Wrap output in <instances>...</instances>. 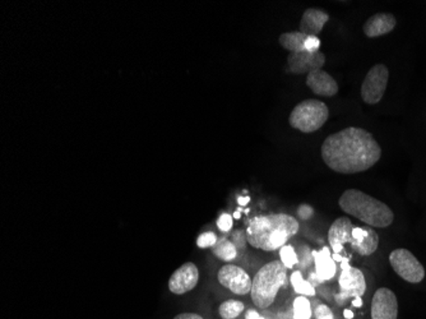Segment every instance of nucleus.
<instances>
[{
  "label": "nucleus",
  "instance_id": "72a5a7b5",
  "mask_svg": "<svg viewBox=\"0 0 426 319\" xmlns=\"http://www.w3.org/2000/svg\"><path fill=\"white\" fill-rule=\"evenodd\" d=\"M352 305H354L355 308H361V307H363V300H361V298H360V296L354 298V300H352Z\"/></svg>",
  "mask_w": 426,
  "mask_h": 319
},
{
  "label": "nucleus",
  "instance_id": "f704fd0d",
  "mask_svg": "<svg viewBox=\"0 0 426 319\" xmlns=\"http://www.w3.org/2000/svg\"><path fill=\"white\" fill-rule=\"evenodd\" d=\"M250 202V198L249 197H240L239 199H238V204L240 206H245V204H248Z\"/></svg>",
  "mask_w": 426,
  "mask_h": 319
},
{
  "label": "nucleus",
  "instance_id": "f03ea898",
  "mask_svg": "<svg viewBox=\"0 0 426 319\" xmlns=\"http://www.w3.org/2000/svg\"><path fill=\"white\" fill-rule=\"evenodd\" d=\"M299 231V222L293 216L273 213L258 216L249 222L247 240L254 248L273 252L286 245L287 240Z\"/></svg>",
  "mask_w": 426,
  "mask_h": 319
},
{
  "label": "nucleus",
  "instance_id": "a878e982",
  "mask_svg": "<svg viewBox=\"0 0 426 319\" xmlns=\"http://www.w3.org/2000/svg\"><path fill=\"white\" fill-rule=\"evenodd\" d=\"M232 216L229 213H222L221 216L217 220V228L223 232H227L232 228Z\"/></svg>",
  "mask_w": 426,
  "mask_h": 319
},
{
  "label": "nucleus",
  "instance_id": "4c0bfd02",
  "mask_svg": "<svg viewBox=\"0 0 426 319\" xmlns=\"http://www.w3.org/2000/svg\"><path fill=\"white\" fill-rule=\"evenodd\" d=\"M240 211H241V208H239L236 212L234 213V219H236V220H239L240 217H241V214H240Z\"/></svg>",
  "mask_w": 426,
  "mask_h": 319
},
{
  "label": "nucleus",
  "instance_id": "6ab92c4d",
  "mask_svg": "<svg viewBox=\"0 0 426 319\" xmlns=\"http://www.w3.org/2000/svg\"><path fill=\"white\" fill-rule=\"evenodd\" d=\"M368 230V235L365 238L363 243L357 244V245H351V248L355 250L356 253H359L360 256H372L373 253H375V250L378 249L379 245V236L377 234V231L374 230L373 228L368 226L366 228Z\"/></svg>",
  "mask_w": 426,
  "mask_h": 319
},
{
  "label": "nucleus",
  "instance_id": "c756f323",
  "mask_svg": "<svg viewBox=\"0 0 426 319\" xmlns=\"http://www.w3.org/2000/svg\"><path fill=\"white\" fill-rule=\"evenodd\" d=\"M366 235H368L366 228H359V226L354 228V229H352V238H354V241L351 243V245H357V244L363 243L365 238H366Z\"/></svg>",
  "mask_w": 426,
  "mask_h": 319
},
{
  "label": "nucleus",
  "instance_id": "e433bc0d",
  "mask_svg": "<svg viewBox=\"0 0 426 319\" xmlns=\"http://www.w3.org/2000/svg\"><path fill=\"white\" fill-rule=\"evenodd\" d=\"M333 259H335V262H339V263H341V262L344 261V257H341V254H336V253H335Z\"/></svg>",
  "mask_w": 426,
  "mask_h": 319
},
{
  "label": "nucleus",
  "instance_id": "cd10ccee",
  "mask_svg": "<svg viewBox=\"0 0 426 319\" xmlns=\"http://www.w3.org/2000/svg\"><path fill=\"white\" fill-rule=\"evenodd\" d=\"M320 40L317 36H308L305 40V52L315 53L320 52Z\"/></svg>",
  "mask_w": 426,
  "mask_h": 319
},
{
  "label": "nucleus",
  "instance_id": "f3484780",
  "mask_svg": "<svg viewBox=\"0 0 426 319\" xmlns=\"http://www.w3.org/2000/svg\"><path fill=\"white\" fill-rule=\"evenodd\" d=\"M329 14L317 8L306 9L300 21V32L306 36H317L328 22Z\"/></svg>",
  "mask_w": 426,
  "mask_h": 319
},
{
  "label": "nucleus",
  "instance_id": "dca6fc26",
  "mask_svg": "<svg viewBox=\"0 0 426 319\" xmlns=\"http://www.w3.org/2000/svg\"><path fill=\"white\" fill-rule=\"evenodd\" d=\"M396 25V17L391 13H377L365 22L364 34L370 38L387 35L394 30Z\"/></svg>",
  "mask_w": 426,
  "mask_h": 319
},
{
  "label": "nucleus",
  "instance_id": "b1692460",
  "mask_svg": "<svg viewBox=\"0 0 426 319\" xmlns=\"http://www.w3.org/2000/svg\"><path fill=\"white\" fill-rule=\"evenodd\" d=\"M280 257H281V262L284 263V266L287 270L293 268V266L299 263V257L291 245H284L280 249Z\"/></svg>",
  "mask_w": 426,
  "mask_h": 319
},
{
  "label": "nucleus",
  "instance_id": "9b49d317",
  "mask_svg": "<svg viewBox=\"0 0 426 319\" xmlns=\"http://www.w3.org/2000/svg\"><path fill=\"white\" fill-rule=\"evenodd\" d=\"M199 281V271L198 267L188 262L186 265L179 267L178 270L171 275L169 280V290L175 295L192 292Z\"/></svg>",
  "mask_w": 426,
  "mask_h": 319
},
{
  "label": "nucleus",
  "instance_id": "412c9836",
  "mask_svg": "<svg viewBox=\"0 0 426 319\" xmlns=\"http://www.w3.org/2000/svg\"><path fill=\"white\" fill-rule=\"evenodd\" d=\"M291 285L293 290L302 296H314L315 295V287L306 280H304L300 271H295L291 275Z\"/></svg>",
  "mask_w": 426,
  "mask_h": 319
},
{
  "label": "nucleus",
  "instance_id": "ddd939ff",
  "mask_svg": "<svg viewBox=\"0 0 426 319\" xmlns=\"http://www.w3.org/2000/svg\"><path fill=\"white\" fill-rule=\"evenodd\" d=\"M352 222L347 217H338L336 221L330 225L328 231V241L330 248L336 254H339L344 250V245L346 243H352Z\"/></svg>",
  "mask_w": 426,
  "mask_h": 319
},
{
  "label": "nucleus",
  "instance_id": "393cba45",
  "mask_svg": "<svg viewBox=\"0 0 426 319\" xmlns=\"http://www.w3.org/2000/svg\"><path fill=\"white\" fill-rule=\"evenodd\" d=\"M217 243V236L213 231H205L203 234H201L197 239V245L198 248H213Z\"/></svg>",
  "mask_w": 426,
  "mask_h": 319
},
{
  "label": "nucleus",
  "instance_id": "2f4dec72",
  "mask_svg": "<svg viewBox=\"0 0 426 319\" xmlns=\"http://www.w3.org/2000/svg\"><path fill=\"white\" fill-rule=\"evenodd\" d=\"M174 319H203L199 314L196 313H181Z\"/></svg>",
  "mask_w": 426,
  "mask_h": 319
},
{
  "label": "nucleus",
  "instance_id": "4468645a",
  "mask_svg": "<svg viewBox=\"0 0 426 319\" xmlns=\"http://www.w3.org/2000/svg\"><path fill=\"white\" fill-rule=\"evenodd\" d=\"M306 86L320 96L332 98L337 95L338 85L335 78L323 69L311 72L306 77Z\"/></svg>",
  "mask_w": 426,
  "mask_h": 319
},
{
  "label": "nucleus",
  "instance_id": "0eeeda50",
  "mask_svg": "<svg viewBox=\"0 0 426 319\" xmlns=\"http://www.w3.org/2000/svg\"><path fill=\"white\" fill-rule=\"evenodd\" d=\"M338 284L341 289V293L336 296L338 302L346 300L348 298H361L366 292L364 274L359 268L351 267L347 258H344L341 262V276Z\"/></svg>",
  "mask_w": 426,
  "mask_h": 319
},
{
  "label": "nucleus",
  "instance_id": "1a4fd4ad",
  "mask_svg": "<svg viewBox=\"0 0 426 319\" xmlns=\"http://www.w3.org/2000/svg\"><path fill=\"white\" fill-rule=\"evenodd\" d=\"M218 283L236 295H245L251 292V278L238 266L226 265L218 271Z\"/></svg>",
  "mask_w": 426,
  "mask_h": 319
},
{
  "label": "nucleus",
  "instance_id": "423d86ee",
  "mask_svg": "<svg viewBox=\"0 0 426 319\" xmlns=\"http://www.w3.org/2000/svg\"><path fill=\"white\" fill-rule=\"evenodd\" d=\"M390 263L401 278L411 284H418L425 278V270L407 249H394L390 254Z\"/></svg>",
  "mask_w": 426,
  "mask_h": 319
},
{
  "label": "nucleus",
  "instance_id": "bb28decb",
  "mask_svg": "<svg viewBox=\"0 0 426 319\" xmlns=\"http://www.w3.org/2000/svg\"><path fill=\"white\" fill-rule=\"evenodd\" d=\"M314 316H315V318L317 319H335L333 311H330V308L327 307V305H324V304L318 305V307L315 308Z\"/></svg>",
  "mask_w": 426,
  "mask_h": 319
},
{
  "label": "nucleus",
  "instance_id": "7ed1b4c3",
  "mask_svg": "<svg viewBox=\"0 0 426 319\" xmlns=\"http://www.w3.org/2000/svg\"><path fill=\"white\" fill-rule=\"evenodd\" d=\"M338 204L342 211L365 222L370 228H388L394 220V213L385 204L357 189H347Z\"/></svg>",
  "mask_w": 426,
  "mask_h": 319
},
{
  "label": "nucleus",
  "instance_id": "4be33fe9",
  "mask_svg": "<svg viewBox=\"0 0 426 319\" xmlns=\"http://www.w3.org/2000/svg\"><path fill=\"white\" fill-rule=\"evenodd\" d=\"M244 311V304L239 300H227L220 305L218 313L222 319H235Z\"/></svg>",
  "mask_w": 426,
  "mask_h": 319
},
{
  "label": "nucleus",
  "instance_id": "20e7f679",
  "mask_svg": "<svg viewBox=\"0 0 426 319\" xmlns=\"http://www.w3.org/2000/svg\"><path fill=\"white\" fill-rule=\"evenodd\" d=\"M287 277V268L281 261H272L262 267L253 278L251 300L260 309H266L275 302L280 289Z\"/></svg>",
  "mask_w": 426,
  "mask_h": 319
},
{
  "label": "nucleus",
  "instance_id": "6e6552de",
  "mask_svg": "<svg viewBox=\"0 0 426 319\" xmlns=\"http://www.w3.org/2000/svg\"><path fill=\"white\" fill-rule=\"evenodd\" d=\"M390 78V72L384 64H377L365 76L361 86V98L365 104L377 105L383 98Z\"/></svg>",
  "mask_w": 426,
  "mask_h": 319
},
{
  "label": "nucleus",
  "instance_id": "2eb2a0df",
  "mask_svg": "<svg viewBox=\"0 0 426 319\" xmlns=\"http://www.w3.org/2000/svg\"><path fill=\"white\" fill-rule=\"evenodd\" d=\"M311 256L314 258L315 263V274L311 275L318 283L330 281L337 272L336 262L330 254V250L327 247H323L320 252H313Z\"/></svg>",
  "mask_w": 426,
  "mask_h": 319
},
{
  "label": "nucleus",
  "instance_id": "a211bd4d",
  "mask_svg": "<svg viewBox=\"0 0 426 319\" xmlns=\"http://www.w3.org/2000/svg\"><path fill=\"white\" fill-rule=\"evenodd\" d=\"M308 36L304 35L300 31L284 32L280 36V45L289 50L290 53H302L305 52V40Z\"/></svg>",
  "mask_w": 426,
  "mask_h": 319
},
{
  "label": "nucleus",
  "instance_id": "9d476101",
  "mask_svg": "<svg viewBox=\"0 0 426 319\" xmlns=\"http://www.w3.org/2000/svg\"><path fill=\"white\" fill-rule=\"evenodd\" d=\"M399 302L396 294L387 287H381L372 300V319H397Z\"/></svg>",
  "mask_w": 426,
  "mask_h": 319
},
{
  "label": "nucleus",
  "instance_id": "f8f14e48",
  "mask_svg": "<svg viewBox=\"0 0 426 319\" xmlns=\"http://www.w3.org/2000/svg\"><path fill=\"white\" fill-rule=\"evenodd\" d=\"M324 63H326V55L320 52L290 53L287 58L289 68L295 74H309L311 72L322 69Z\"/></svg>",
  "mask_w": 426,
  "mask_h": 319
},
{
  "label": "nucleus",
  "instance_id": "c85d7f7f",
  "mask_svg": "<svg viewBox=\"0 0 426 319\" xmlns=\"http://www.w3.org/2000/svg\"><path fill=\"white\" fill-rule=\"evenodd\" d=\"M245 241H248L247 240V232L238 230L232 234V243L236 249H245Z\"/></svg>",
  "mask_w": 426,
  "mask_h": 319
},
{
  "label": "nucleus",
  "instance_id": "c9c22d12",
  "mask_svg": "<svg viewBox=\"0 0 426 319\" xmlns=\"http://www.w3.org/2000/svg\"><path fill=\"white\" fill-rule=\"evenodd\" d=\"M344 317L346 319H352L354 318V313H352V311H350V309H345L344 311Z\"/></svg>",
  "mask_w": 426,
  "mask_h": 319
},
{
  "label": "nucleus",
  "instance_id": "7c9ffc66",
  "mask_svg": "<svg viewBox=\"0 0 426 319\" xmlns=\"http://www.w3.org/2000/svg\"><path fill=\"white\" fill-rule=\"evenodd\" d=\"M298 214H299V217L302 219V220H309L311 216L314 214V211H313V208H311V206H308V204H302V206L299 207V210H298Z\"/></svg>",
  "mask_w": 426,
  "mask_h": 319
},
{
  "label": "nucleus",
  "instance_id": "5701e85b",
  "mask_svg": "<svg viewBox=\"0 0 426 319\" xmlns=\"http://www.w3.org/2000/svg\"><path fill=\"white\" fill-rule=\"evenodd\" d=\"M311 304L306 296H298L293 300V319H311Z\"/></svg>",
  "mask_w": 426,
  "mask_h": 319
},
{
  "label": "nucleus",
  "instance_id": "f257e3e1",
  "mask_svg": "<svg viewBox=\"0 0 426 319\" xmlns=\"http://www.w3.org/2000/svg\"><path fill=\"white\" fill-rule=\"evenodd\" d=\"M382 157V148L373 134L363 128L350 126L330 134L322 146V159L339 174L366 171Z\"/></svg>",
  "mask_w": 426,
  "mask_h": 319
},
{
  "label": "nucleus",
  "instance_id": "473e14b6",
  "mask_svg": "<svg viewBox=\"0 0 426 319\" xmlns=\"http://www.w3.org/2000/svg\"><path fill=\"white\" fill-rule=\"evenodd\" d=\"M245 319H265L258 311H253V309H250V311H247L245 313Z\"/></svg>",
  "mask_w": 426,
  "mask_h": 319
},
{
  "label": "nucleus",
  "instance_id": "39448f33",
  "mask_svg": "<svg viewBox=\"0 0 426 319\" xmlns=\"http://www.w3.org/2000/svg\"><path fill=\"white\" fill-rule=\"evenodd\" d=\"M328 107L320 100H305L293 107L289 116V123L293 129L302 133H313L320 129L328 120Z\"/></svg>",
  "mask_w": 426,
  "mask_h": 319
},
{
  "label": "nucleus",
  "instance_id": "aec40b11",
  "mask_svg": "<svg viewBox=\"0 0 426 319\" xmlns=\"http://www.w3.org/2000/svg\"><path fill=\"white\" fill-rule=\"evenodd\" d=\"M213 254L218 259L225 262H231L238 257V249L234 245V243L226 238L217 240L216 245L212 248Z\"/></svg>",
  "mask_w": 426,
  "mask_h": 319
}]
</instances>
